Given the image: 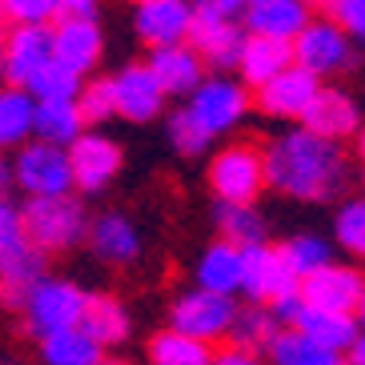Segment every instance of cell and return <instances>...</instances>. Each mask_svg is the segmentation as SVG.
<instances>
[{"label":"cell","mask_w":365,"mask_h":365,"mask_svg":"<svg viewBox=\"0 0 365 365\" xmlns=\"http://www.w3.org/2000/svg\"><path fill=\"white\" fill-rule=\"evenodd\" d=\"M53 56L48 29L44 24H12V33L0 41V73L12 81V88H24V81Z\"/></svg>","instance_id":"9a60e30c"},{"label":"cell","mask_w":365,"mask_h":365,"mask_svg":"<svg viewBox=\"0 0 365 365\" xmlns=\"http://www.w3.org/2000/svg\"><path fill=\"white\" fill-rule=\"evenodd\" d=\"M349 365H365V341H361V337L349 345Z\"/></svg>","instance_id":"bcb514c9"},{"label":"cell","mask_w":365,"mask_h":365,"mask_svg":"<svg viewBox=\"0 0 365 365\" xmlns=\"http://www.w3.org/2000/svg\"><path fill=\"white\" fill-rule=\"evenodd\" d=\"M41 277H44V253L24 233L0 245V297L9 305L21 309L24 293L33 289Z\"/></svg>","instance_id":"2e32d148"},{"label":"cell","mask_w":365,"mask_h":365,"mask_svg":"<svg viewBox=\"0 0 365 365\" xmlns=\"http://www.w3.org/2000/svg\"><path fill=\"white\" fill-rule=\"evenodd\" d=\"M293 329L305 333L309 341H317L322 349H329V354H345V349L361 337V322H357L354 313L313 309V305H305V301H301L297 317H293Z\"/></svg>","instance_id":"7402d4cb"},{"label":"cell","mask_w":365,"mask_h":365,"mask_svg":"<svg viewBox=\"0 0 365 365\" xmlns=\"http://www.w3.org/2000/svg\"><path fill=\"white\" fill-rule=\"evenodd\" d=\"M217 229H221V241L245 249V245H257L265 225H261V213L253 205H233V201H221L217 205Z\"/></svg>","instance_id":"1f68e13d"},{"label":"cell","mask_w":365,"mask_h":365,"mask_svg":"<svg viewBox=\"0 0 365 365\" xmlns=\"http://www.w3.org/2000/svg\"><path fill=\"white\" fill-rule=\"evenodd\" d=\"M233 301L221 297V293H209V289H189L177 297L173 305V325L169 329L177 333H189L197 341H217V337H225L229 333V322H233Z\"/></svg>","instance_id":"30bf717a"},{"label":"cell","mask_w":365,"mask_h":365,"mask_svg":"<svg viewBox=\"0 0 365 365\" xmlns=\"http://www.w3.org/2000/svg\"><path fill=\"white\" fill-rule=\"evenodd\" d=\"M297 120H301V129L317 133V137H325V140H345V137L357 133L361 113H357V101L349 97L345 88H325L322 85Z\"/></svg>","instance_id":"5bb4252c"},{"label":"cell","mask_w":365,"mask_h":365,"mask_svg":"<svg viewBox=\"0 0 365 365\" xmlns=\"http://www.w3.org/2000/svg\"><path fill=\"white\" fill-rule=\"evenodd\" d=\"M24 93H29L33 101H76V93H81V76H76L73 68L56 65L53 56H48V61L24 81Z\"/></svg>","instance_id":"836d02e7"},{"label":"cell","mask_w":365,"mask_h":365,"mask_svg":"<svg viewBox=\"0 0 365 365\" xmlns=\"http://www.w3.org/2000/svg\"><path fill=\"white\" fill-rule=\"evenodd\" d=\"M0 21H4V16H0Z\"/></svg>","instance_id":"f5cc1de1"},{"label":"cell","mask_w":365,"mask_h":365,"mask_svg":"<svg viewBox=\"0 0 365 365\" xmlns=\"http://www.w3.org/2000/svg\"><path fill=\"white\" fill-rule=\"evenodd\" d=\"M68 173H73V189L101 193L113 177L120 173V145L108 140L105 133H81L68 145Z\"/></svg>","instance_id":"8fae6325"},{"label":"cell","mask_w":365,"mask_h":365,"mask_svg":"<svg viewBox=\"0 0 365 365\" xmlns=\"http://www.w3.org/2000/svg\"><path fill=\"white\" fill-rule=\"evenodd\" d=\"M61 0H0V16L12 24H48L56 21Z\"/></svg>","instance_id":"8d00e7d4"},{"label":"cell","mask_w":365,"mask_h":365,"mask_svg":"<svg viewBox=\"0 0 365 365\" xmlns=\"http://www.w3.org/2000/svg\"><path fill=\"white\" fill-rule=\"evenodd\" d=\"M329 4V21L341 29L349 41L365 33V0H325Z\"/></svg>","instance_id":"ab89813d"},{"label":"cell","mask_w":365,"mask_h":365,"mask_svg":"<svg viewBox=\"0 0 365 365\" xmlns=\"http://www.w3.org/2000/svg\"><path fill=\"white\" fill-rule=\"evenodd\" d=\"M317 88H322L317 76H309L305 68L289 65V68H281L273 81H265V85L257 88L261 93L257 101H261V108H265L269 117H301Z\"/></svg>","instance_id":"44dd1931"},{"label":"cell","mask_w":365,"mask_h":365,"mask_svg":"<svg viewBox=\"0 0 365 365\" xmlns=\"http://www.w3.org/2000/svg\"><path fill=\"white\" fill-rule=\"evenodd\" d=\"M289 53H293V65L322 81V76L341 73V68L354 61V41H349L329 16H322V21L309 16L305 29L289 41Z\"/></svg>","instance_id":"277c9868"},{"label":"cell","mask_w":365,"mask_h":365,"mask_svg":"<svg viewBox=\"0 0 365 365\" xmlns=\"http://www.w3.org/2000/svg\"><path fill=\"white\" fill-rule=\"evenodd\" d=\"M297 309H301V293H297V289H293V293H281L277 301H269V313H273V322H277V325H293Z\"/></svg>","instance_id":"60d3db41"},{"label":"cell","mask_w":365,"mask_h":365,"mask_svg":"<svg viewBox=\"0 0 365 365\" xmlns=\"http://www.w3.org/2000/svg\"><path fill=\"white\" fill-rule=\"evenodd\" d=\"M209 365H261L257 361V354H249V349H225V354H213V361Z\"/></svg>","instance_id":"f6af8a7d"},{"label":"cell","mask_w":365,"mask_h":365,"mask_svg":"<svg viewBox=\"0 0 365 365\" xmlns=\"http://www.w3.org/2000/svg\"><path fill=\"white\" fill-rule=\"evenodd\" d=\"M209 185L221 201L253 205V197L265 189V165L257 145H229L209 165Z\"/></svg>","instance_id":"5b68a950"},{"label":"cell","mask_w":365,"mask_h":365,"mask_svg":"<svg viewBox=\"0 0 365 365\" xmlns=\"http://www.w3.org/2000/svg\"><path fill=\"white\" fill-rule=\"evenodd\" d=\"M277 253H281V261L289 265V273H293L297 281H301V277H309L313 269H322V265H329V261H333L329 241H322V237H313V233L289 237V241H285Z\"/></svg>","instance_id":"e575fe53"},{"label":"cell","mask_w":365,"mask_h":365,"mask_svg":"<svg viewBox=\"0 0 365 365\" xmlns=\"http://www.w3.org/2000/svg\"><path fill=\"white\" fill-rule=\"evenodd\" d=\"M41 357H44V365H97L105 354H101V345L81 325H68V329L44 333Z\"/></svg>","instance_id":"83f0119b"},{"label":"cell","mask_w":365,"mask_h":365,"mask_svg":"<svg viewBox=\"0 0 365 365\" xmlns=\"http://www.w3.org/2000/svg\"><path fill=\"white\" fill-rule=\"evenodd\" d=\"M265 185L297 201H329L349 181V161L337 140H325L309 129L281 133L269 149H261Z\"/></svg>","instance_id":"6da1fadb"},{"label":"cell","mask_w":365,"mask_h":365,"mask_svg":"<svg viewBox=\"0 0 365 365\" xmlns=\"http://www.w3.org/2000/svg\"><path fill=\"white\" fill-rule=\"evenodd\" d=\"M197 285L209 293H221V297L237 293L241 289V249L229 241H213L197 261Z\"/></svg>","instance_id":"d4e9b609"},{"label":"cell","mask_w":365,"mask_h":365,"mask_svg":"<svg viewBox=\"0 0 365 365\" xmlns=\"http://www.w3.org/2000/svg\"><path fill=\"white\" fill-rule=\"evenodd\" d=\"M297 293L305 305H313V309H329V313H354L361 309V301H365V281L357 269L349 265H322V269H313L309 277H301L297 281Z\"/></svg>","instance_id":"ba28073f"},{"label":"cell","mask_w":365,"mask_h":365,"mask_svg":"<svg viewBox=\"0 0 365 365\" xmlns=\"http://www.w3.org/2000/svg\"><path fill=\"white\" fill-rule=\"evenodd\" d=\"M65 21H97V0H61V12Z\"/></svg>","instance_id":"b9f144b4"},{"label":"cell","mask_w":365,"mask_h":365,"mask_svg":"<svg viewBox=\"0 0 365 365\" xmlns=\"http://www.w3.org/2000/svg\"><path fill=\"white\" fill-rule=\"evenodd\" d=\"M21 229L41 253H61V249H73L76 241H85L88 217H85V205L68 193L33 197L21 213Z\"/></svg>","instance_id":"7a4b0ae2"},{"label":"cell","mask_w":365,"mask_h":365,"mask_svg":"<svg viewBox=\"0 0 365 365\" xmlns=\"http://www.w3.org/2000/svg\"><path fill=\"white\" fill-rule=\"evenodd\" d=\"M249 0H197V9H209L217 12V16H229V21H237L241 12H245Z\"/></svg>","instance_id":"ee69618b"},{"label":"cell","mask_w":365,"mask_h":365,"mask_svg":"<svg viewBox=\"0 0 365 365\" xmlns=\"http://www.w3.org/2000/svg\"><path fill=\"white\" fill-rule=\"evenodd\" d=\"M133 4H145V0H133Z\"/></svg>","instance_id":"681fc988"},{"label":"cell","mask_w":365,"mask_h":365,"mask_svg":"<svg viewBox=\"0 0 365 365\" xmlns=\"http://www.w3.org/2000/svg\"><path fill=\"white\" fill-rule=\"evenodd\" d=\"M76 325L105 349V345H117L129 337V309L108 293H85V309H81Z\"/></svg>","instance_id":"cb8c5ba5"},{"label":"cell","mask_w":365,"mask_h":365,"mask_svg":"<svg viewBox=\"0 0 365 365\" xmlns=\"http://www.w3.org/2000/svg\"><path fill=\"white\" fill-rule=\"evenodd\" d=\"M337 241H341L349 253H361L365 249V201H345L341 213H337Z\"/></svg>","instance_id":"f35d334b"},{"label":"cell","mask_w":365,"mask_h":365,"mask_svg":"<svg viewBox=\"0 0 365 365\" xmlns=\"http://www.w3.org/2000/svg\"><path fill=\"white\" fill-rule=\"evenodd\" d=\"M265 349L277 365H345L341 354L322 349L317 341H309V337L297 333V329H277V337H273Z\"/></svg>","instance_id":"f546056e"},{"label":"cell","mask_w":365,"mask_h":365,"mask_svg":"<svg viewBox=\"0 0 365 365\" xmlns=\"http://www.w3.org/2000/svg\"><path fill=\"white\" fill-rule=\"evenodd\" d=\"M33 133H36V140H44V145L68 149V145L85 133V120H81V113H76L73 101H36Z\"/></svg>","instance_id":"4316f807"},{"label":"cell","mask_w":365,"mask_h":365,"mask_svg":"<svg viewBox=\"0 0 365 365\" xmlns=\"http://www.w3.org/2000/svg\"><path fill=\"white\" fill-rule=\"evenodd\" d=\"M189 24H193V4L189 0H145V4H137V36L149 48L185 44Z\"/></svg>","instance_id":"ac0fdd59"},{"label":"cell","mask_w":365,"mask_h":365,"mask_svg":"<svg viewBox=\"0 0 365 365\" xmlns=\"http://www.w3.org/2000/svg\"><path fill=\"white\" fill-rule=\"evenodd\" d=\"M48 48H53L56 65L85 76L88 68H97L101 53H105V36H101L97 21H65V16H56L48 24Z\"/></svg>","instance_id":"4fadbf2b"},{"label":"cell","mask_w":365,"mask_h":365,"mask_svg":"<svg viewBox=\"0 0 365 365\" xmlns=\"http://www.w3.org/2000/svg\"><path fill=\"white\" fill-rule=\"evenodd\" d=\"M289 65H293L289 44L269 41V36H245L241 53H237V73H241V81L249 88H261L265 81H273L281 68H289Z\"/></svg>","instance_id":"603a6c76"},{"label":"cell","mask_w":365,"mask_h":365,"mask_svg":"<svg viewBox=\"0 0 365 365\" xmlns=\"http://www.w3.org/2000/svg\"><path fill=\"white\" fill-rule=\"evenodd\" d=\"M293 289H297V277L281 261L277 249H269L265 241L241 249V293H249V301L269 305V301H277L281 293Z\"/></svg>","instance_id":"7c38bea8"},{"label":"cell","mask_w":365,"mask_h":365,"mask_svg":"<svg viewBox=\"0 0 365 365\" xmlns=\"http://www.w3.org/2000/svg\"><path fill=\"white\" fill-rule=\"evenodd\" d=\"M85 309V289L61 277H41L33 289L24 293V313H29V329L33 333H56L81 322Z\"/></svg>","instance_id":"8992f818"},{"label":"cell","mask_w":365,"mask_h":365,"mask_svg":"<svg viewBox=\"0 0 365 365\" xmlns=\"http://www.w3.org/2000/svg\"><path fill=\"white\" fill-rule=\"evenodd\" d=\"M33 108L36 101L24 88H4L0 93V149L24 145V137L33 133Z\"/></svg>","instance_id":"4dcf8cb0"},{"label":"cell","mask_w":365,"mask_h":365,"mask_svg":"<svg viewBox=\"0 0 365 365\" xmlns=\"http://www.w3.org/2000/svg\"><path fill=\"white\" fill-rule=\"evenodd\" d=\"M241 21H245V36H269V41L289 44L309 21V4L305 0H249Z\"/></svg>","instance_id":"e0dca14e"},{"label":"cell","mask_w":365,"mask_h":365,"mask_svg":"<svg viewBox=\"0 0 365 365\" xmlns=\"http://www.w3.org/2000/svg\"><path fill=\"white\" fill-rule=\"evenodd\" d=\"M76 113H81V120L85 125H101V120L117 117V97H113V76H97V81H88V85H81V93H76Z\"/></svg>","instance_id":"d590c367"},{"label":"cell","mask_w":365,"mask_h":365,"mask_svg":"<svg viewBox=\"0 0 365 365\" xmlns=\"http://www.w3.org/2000/svg\"><path fill=\"white\" fill-rule=\"evenodd\" d=\"M12 177L29 197H65L73 193V173H68V153L61 145L33 140L24 145L21 157L12 161Z\"/></svg>","instance_id":"52a82bcc"},{"label":"cell","mask_w":365,"mask_h":365,"mask_svg":"<svg viewBox=\"0 0 365 365\" xmlns=\"http://www.w3.org/2000/svg\"><path fill=\"white\" fill-rule=\"evenodd\" d=\"M9 181V169H4V161H0V185Z\"/></svg>","instance_id":"c3c4849f"},{"label":"cell","mask_w":365,"mask_h":365,"mask_svg":"<svg viewBox=\"0 0 365 365\" xmlns=\"http://www.w3.org/2000/svg\"><path fill=\"white\" fill-rule=\"evenodd\" d=\"M93 249H97V257L113 261V265H125L140 253V237H137V225H133L125 213H105L93 221Z\"/></svg>","instance_id":"484cf974"},{"label":"cell","mask_w":365,"mask_h":365,"mask_svg":"<svg viewBox=\"0 0 365 365\" xmlns=\"http://www.w3.org/2000/svg\"><path fill=\"white\" fill-rule=\"evenodd\" d=\"M245 108H249V88L241 81H229L225 73H213L189 93L185 113L201 125L205 137H217V133L233 129L237 120L245 117Z\"/></svg>","instance_id":"3957f363"},{"label":"cell","mask_w":365,"mask_h":365,"mask_svg":"<svg viewBox=\"0 0 365 365\" xmlns=\"http://www.w3.org/2000/svg\"><path fill=\"white\" fill-rule=\"evenodd\" d=\"M0 365H12V361H0Z\"/></svg>","instance_id":"f907efd6"},{"label":"cell","mask_w":365,"mask_h":365,"mask_svg":"<svg viewBox=\"0 0 365 365\" xmlns=\"http://www.w3.org/2000/svg\"><path fill=\"white\" fill-rule=\"evenodd\" d=\"M277 329H281V325L273 322V313H269L265 305H253V309L233 313V322H229V333H225V337H233L237 349L257 354V349H265V345L277 337Z\"/></svg>","instance_id":"d6a6232c"},{"label":"cell","mask_w":365,"mask_h":365,"mask_svg":"<svg viewBox=\"0 0 365 365\" xmlns=\"http://www.w3.org/2000/svg\"><path fill=\"white\" fill-rule=\"evenodd\" d=\"M149 361L153 365H209L213 361V345L197 341L189 333L161 329V333H153V341H149Z\"/></svg>","instance_id":"f1b7e54d"},{"label":"cell","mask_w":365,"mask_h":365,"mask_svg":"<svg viewBox=\"0 0 365 365\" xmlns=\"http://www.w3.org/2000/svg\"><path fill=\"white\" fill-rule=\"evenodd\" d=\"M113 97H117V113L125 120H153L165 108V93L157 85V76L149 73V65H125L113 76Z\"/></svg>","instance_id":"d6986e66"},{"label":"cell","mask_w":365,"mask_h":365,"mask_svg":"<svg viewBox=\"0 0 365 365\" xmlns=\"http://www.w3.org/2000/svg\"><path fill=\"white\" fill-rule=\"evenodd\" d=\"M97 365H129V361H125V357H101Z\"/></svg>","instance_id":"7dc6e473"},{"label":"cell","mask_w":365,"mask_h":365,"mask_svg":"<svg viewBox=\"0 0 365 365\" xmlns=\"http://www.w3.org/2000/svg\"><path fill=\"white\" fill-rule=\"evenodd\" d=\"M305 4H313V0H305Z\"/></svg>","instance_id":"816d5d0a"},{"label":"cell","mask_w":365,"mask_h":365,"mask_svg":"<svg viewBox=\"0 0 365 365\" xmlns=\"http://www.w3.org/2000/svg\"><path fill=\"white\" fill-rule=\"evenodd\" d=\"M149 73L157 76L165 97H189L197 85L205 81L201 56L189 44H165V48H149Z\"/></svg>","instance_id":"ffe728a7"},{"label":"cell","mask_w":365,"mask_h":365,"mask_svg":"<svg viewBox=\"0 0 365 365\" xmlns=\"http://www.w3.org/2000/svg\"><path fill=\"white\" fill-rule=\"evenodd\" d=\"M21 233H24V229H21V213H16L12 205L0 201V245L12 241V237H21Z\"/></svg>","instance_id":"7bdbcfd3"},{"label":"cell","mask_w":365,"mask_h":365,"mask_svg":"<svg viewBox=\"0 0 365 365\" xmlns=\"http://www.w3.org/2000/svg\"><path fill=\"white\" fill-rule=\"evenodd\" d=\"M185 44L201 56L205 68H237V53L245 44V29L229 16H217L209 9H197L193 4V24H189V36Z\"/></svg>","instance_id":"9c48e42d"},{"label":"cell","mask_w":365,"mask_h":365,"mask_svg":"<svg viewBox=\"0 0 365 365\" xmlns=\"http://www.w3.org/2000/svg\"><path fill=\"white\" fill-rule=\"evenodd\" d=\"M169 140H173V149L177 153H185V157H197V153H205L209 149V140L213 137H205L201 133V125H197L185 108H177L169 117Z\"/></svg>","instance_id":"74e56055"}]
</instances>
